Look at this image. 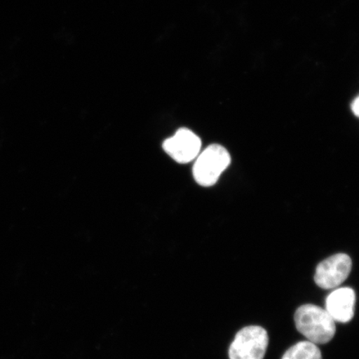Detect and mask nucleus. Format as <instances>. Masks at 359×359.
<instances>
[{"instance_id": "obj_2", "label": "nucleus", "mask_w": 359, "mask_h": 359, "mask_svg": "<svg viewBox=\"0 0 359 359\" xmlns=\"http://www.w3.org/2000/svg\"><path fill=\"white\" fill-rule=\"evenodd\" d=\"M231 157L224 147L209 146L196 157L193 167V176L202 187H212L230 165Z\"/></svg>"}, {"instance_id": "obj_1", "label": "nucleus", "mask_w": 359, "mask_h": 359, "mask_svg": "<svg viewBox=\"0 0 359 359\" xmlns=\"http://www.w3.org/2000/svg\"><path fill=\"white\" fill-rule=\"evenodd\" d=\"M294 323L300 334L314 344H325L336 333L335 321L326 309L314 304H304L294 313Z\"/></svg>"}, {"instance_id": "obj_3", "label": "nucleus", "mask_w": 359, "mask_h": 359, "mask_svg": "<svg viewBox=\"0 0 359 359\" xmlns=\"http://www.w3.org/2000/svg\"><path fill=\"white\" fill-rule=\"evenodd\" d=\"M269 344L267 331L260 326H247L238 332L229 349L230 359H264Z\"/></svg>"}, {"instance_id": "obj_6", "label": "nucleus", "mask_w": 359, "mask_h": 359, "mask_svg": "<svg viewBox=\"0 0 359 359\" xmlns=\"http://www.w3.org/2000/svg\"><path fill=\"white\" fill-rule=\"evenodd\" d=\"M355 303V292L349 287H343L327 295L325 309L335 322L345 324L353 320Z\"/></svg>"}, {"instance_id": "obj_5", "label": "nucleus", "mask_w": 359, "mask_h": 359, "mask_svg": "<svg viewBox=\"0 0 359 359\" xmlns=\"http://www.w3.org/2000/svg\"><path fill=\"white\" fill-rule=\"evenodd\" d=\"M201 141L198 136L187 128H181L174 136L163 142V149L178 163L186 164L200 154Z\"/></svg>"}, {"instance_id": "obj_7", "label": "nucleus", "mask_w": 359, "mask_h": 359, "mask_svg": "<svg viewBox=\"0 0 359 359\" xmlns=\"http://www.w3.org/2000/svg\"><path fill=\"white\" fill-rule=\"evenodd\" d=\"M282 359H322V353L316 344L302 341L287 350Z\"/></svg>"}, {"instance_id": "obj_8", "label": "nucleus", "mask_w": 359, "mask_h": 359, "mask_svg": "<svg viewBox=\"0 0 359 359\" xmlns=\"http://www.w3.org/2000/svg\"><path fill=\"white\" fill-rule=\"evenodd\" d=\"M351 109L353 114L359 118V94L355 98H354L351 104Z\"/></svg>"}, {"instance_id": "obj_4", "label": "nucleus", "mask_w": 359, "mask_h": 359, "mask_svg": "<svg viewBox=\"0 0 359 359\" xmlns=\"http://www.w3.org/2000/svg\"><path fill=\"white\" fill-rule=\"evenodd\" d=\"M351 269V258L346 254H336L318 264L314 281L322 289H335L348 279Z\"/></svg>"}]
</instances>
